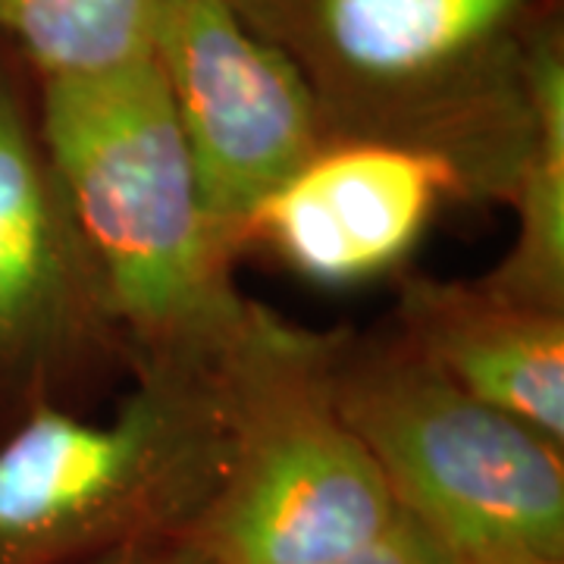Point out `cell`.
<instances>
[{"mask_svg":"<svg viewBox=\"0 0 564 564\" xmlns=\"http://www.w3.org/2000/svg\"><path fill=\"white\" fill-rule=\"evenodd\" d=\"M530 139L508 204L514 239L486 276V289L511 302L564 314V32L549 3L524 47Z\"/></svg>","mask_w":564,"mask_h":564,"instance_id":"10","label":"cell"},{"mask_svg":"<svg viewBox=\"0 0 564 564\" xmlns=\"http://www.w3.org/2000/svg\"><path fill=\"white\" fill-rule=\"evenodd\" d=\"M464 207L452 163L386 141L329 139L239 226L236 251L348 289L399 273L443 207Z\"/></svg>","mask_w":564,"mask_h":564,"instance_id":"8","label":"cell"},{"mask_svg":"<svg viewBox=\"0 0 564 564\" xmlns=\"http://www.w3.org/2000/svg\"><path fill=\"white\" fill-rule=\"evenodd\" d=\"M333 392L399 511L464 564L564 562V445L467 395L392 326H343Z\"/></svg>","mask_w":564,"mask_h":564,"instance_id":"5","label":"cell"},{"mask_svg":"<svg viewBox=\"0 0 564 564\" xmlns=\"http://www.w3.org/2000/svg\"><path fill=\"white\" fill-rule=\"evenodd\" d=\"M79 564H214V558L204 552V545L192 533H185V536L126 545V549H117V552H107V555Z\"/></svg>","mask_w":564,"mask_h":564,"instance_id":"13","label":"cell"},{"mask_svg":"<svg viewBox=\"0 0 564 564\" xmlns=\"http://www.w3.org/2000/svg\"><path fill=\"white\" fill-rule=\"evenodd\" d=\"M389 326L467 395L564 445V314L480 280L402 276Z\"/></svg>","mask_w":564,"mask_h":564,"instance_id":"9","label":"cell"},{"mask_svg":"<svg viewBox=\"0 0 564 564\" xmlns=\"http://www.w3.org/2000/svg\"><path fill=\"white\" fill-rule=\"evenodd\" d=\"M135 355L54 163L20 57L0 51V426L35 404L82 411Z\"/></svg>","mask_w":564,"mask_h":564,"instance_id":"6","label":"cell"},{"mask_svg":"<svg viewBox=\"0 0 564 564\" xmlns=\"http://www.w3.org/2000/svg\"><path fill=\"white\" fill-rule=\"evenodd\" d=\"M329 564H464L448 545L433 536L414 518L404 511L395 514V521L386 527L380 536H373L361 549L348 552L343 558Z\"/></svg>","mask_w":564,"mask_h":564,"instance_id":"12","label":"cell"},{"mask_svg":"<svg viewBox=\"0 0 564 564\" xmlns=\"http://www.w3.org/2000/svg\"><path fill=\"white\" fill-rule=\"evenodd\" d=\"M343 336L248 299L210 367L226 464L192 536L214 564H329L399 505L333 392Z\"/></svg>","mask_w":564,"mask_h":564,"instance_id":"3","label":"cell"},{"mask_svg":"<svg viewBox=\"0 0 564 564\" xmlns=\"http://www.w3.org/2000/svg\"><path fill=\"white\" fill-rule=\"evenodd\" d=\"M223 464L210 370L139 367L101 421L35 404L0 426V564H79L185 536Z\"/></svg>","mask_w":564,"mask_h":564,"instance_id":"4","label":"cell"},{"mask_svg":"<svg viewBox=\"0 0 564 564\" xmlns=\"http://www.w3.org/2000/svg\"><path fill=\"white\" fill-rule=\"evenodd\" d=\"M311 85L329 139L452 163L464 207L508 204L530 139L524 47L552 0H229Z\"/></svg>","mask_w":564,"mask_h":564,"instance_id":"1","label":"cell"},{"mask_svg":"<svg viewBox=\"0 0 564 564\" xmlns=\"http://www.w3.org/2000/svg\"><path fill=\"white\" fill-rule=\"evenodd\" d=\"M505 564H564L562 558H540V555H524V558H514V562Z\"/></svg>","mask_w":564,"mask_h":564,"instance_id":"14","label":"cell"},{"mask_svg":"<svg viewBox=\"0 0 564 564\" xmlns=\"http://www.w3.org/2000/svg\"><path fill=\"white\" fill-rule=\"evenodd\" d=\"M44 151L135 355L210 370L242 317L236 251L207 217L154 57L35 82Z\"/></svg>","mask_w":564,"mask_h":564,"instance_id":"2","label":"cell"},{"mask_svg":"<svg viewBox=\"0 0 564 564\" xmlns=\"http://www.w3.org/2000/svg\"><path fill=\"white\" fill-rule=\"evenodd\" d=\"M163 0H0V35L35 82L88 79L154 54Z\"/></svg>","mask_w":564,"mask_h":564,"instance_id":"11","label":"cell"},{"mask_svg":"<svg viewBox=\"0 0 564 564\" xmlns=\"http://www.w3.org/2000/svg\"><path fill=\"white\" fill-rule=\"evenodd\" d=\"M151 57L207 217L236 251L245 217L329 141L317 98L229 0H163Z\"/></svg>","mask_w":564,"mask_h":564,"instance_id":"7","label":"cell"}]
</instances>
